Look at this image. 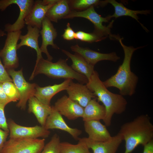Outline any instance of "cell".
I'll return each instance as SVG.
<instances>
[{"instance_id":"obj_25","label":"cell","mask_w":153,"mask_h":153,"mask_svg":"<svg viewBox=\"0 0 153 153\" xmlns=\"http://www.w3.org/2000/svg\"><path fill=\"white\" fill-rule=\"evenodd\" d=\"M71 11L69 6V0H58L48 10L46 16L51 22H57Z\"/></svg>"},{"instance_id":"obj_19","label":"cell","mask_w":153,"mask_h":153,"mask_svg":"<svg viewBox=\"0 0 153 153\" xmlns=\"http://www.w3.org/2000/svg\"><path fill=\"white\" fill-rule=\"evenodd\" d=\"M85 132L88 134V138L96 142H105L110 139L111 136L105 125L99 120H93L84 122Z\"/></svg>"},{"instance_id":"obj_26","label":"cell","mask_w":153,"mask_h":153,"mask_svg":"<svg viewBox=\"0 0 153 153\" xmlns=\"http://www.w3.org/2000/svg\"><path fill=\"white\" fill-rule=\"evenodd\" d=\"M60 148L62 153H92L86 145L80 141L76 144L66 142H61Z\"/></svg>"},{"instance_id":"obj_3","label":"cell","mask_w":153,"mask_h":153,"mask_svg":"<svg viewBox=\"0 0 153 153\" xmlns=\"http://www.w3.org/2000/svg\"><path fill=\"white\" fill-rule=\"evenodd\" d=\"M119 133L125 141L124 153H131L138 145L153 140V125L148 115L142 114L122 125Z\"/></svg>"},{"instance_id":"obj_1","label":"cell","mask_w":153,"mask_h":153,"mask_svg":"<svg viewBox=\"0 0 153 153\" xmlns=\"http://www.w3.org/2000/svg\"><path fill=\"white\" fill-rule=\"evenodd\" d=\"M86 85L93 93L98 101L103 104L106 110V114L103 120L106 126H110L113 115L121 114L125 111L127 101L122 95L109 91L101 80L98 73L95 71L93 73Z\"/></svg>"},{"instance_id":"obj_32","label":"cell","mask_w":153,"mask_h":153,"mask_svg":"<svg viewBox=\"0 0 153 153\" xmlns=\"http://www.w3.org/2000/svg\"><path fill=\"white\" fill-rule=\"evenodd\" d=\"M62 36L63 39L68 41L75 39V32L71 27L69 23H67L66 28L65 29L64 32Z\"/></svg>"},{"instance_id":"obj_24","label":"cell","mask_w":153,"mask_h":153,"mask_svg":"<svg viewBox=\"0 0 153 153\" xmlns=\"http://www.w3.org/2000/svg\"><path fill=\"white\" fill-rule=\"evenodd\" d=\"M106 1L107 3L111 4L114 8V13L112 15H109L111 18H117L123 16L131 17L139 22L146 31H148L147 29L139 22V18L137 15L138 14L145 15L149 14L150 12V10H131L125 7L122 3L118 2L114 0H107Z\"/></svg>"},{"instance_id":"obj_34","label":"cell","mask_w":153,"mask_h":153,"mask_svg":"<svg viewBox=\"0 0 153 153\" xmlns=\"http://www.w3.org/2000/svg\"><path fill=\"white\" fill-rule=\"evenodd\" d=\"M9 135V131H5L0 128V153L7 141V138Z\"/></svg>"},{"instance_id":"obj_17","label":"cell","mask_w":153,"mask_h":153,"mask_svg":"<svg viewBox=\"0 0 153 153\" xmlns=\"http://www.w3.org/2000/svg\"><path fill=\"white\" fill-rule=\"evenodd\" d=\"M68 97L85 107L92 99L96 97L86 85L72 81L66 90Z\"/></svg>"},{"instance_id":"obj_28","label":"cell","mask_w":153,"mask_h":153,"mask_svg":"<svg viewBox=\"0 0 153 153\" xmlns=\"http://www.w3.org/2000/svg\"><path fill=\"white\" fill-rule=\"evenodd\" d=\"M60 138L56 134H55L51 139L45 144L40 153H62L60 148Z\"/></svg>"},{"instance_id":"obj_14","label":"cell","mask_w":153,"mask_h":153,"mask_svg":"<svg viewBox=\"0 0 153 153\" xmlns=\"http://www.w3.org/2000/svg\"><path fill=\"white\" fill-rule=\"evenodd\" d=\"M71 49L73 52L79 54L88 63L93 66L101 61L106 60L115 62L120 58L115 52L101 53L88 48L81 47L78 44L71 46Z\"/></svg>"},{"instance_id":"obj_2","label":"cell","mask_w":153,"mask_h":153,"mask_svg":"<svg viewBox=\"0 0 153 153\" xmlns=\"http://www.w3.org/2000/svg\"><path fill=\"white\" fill-rule=\"evenodd\" d=\"M122 39L120 38L118 40L124 53L123 63L119 66L116 73L103 82V83L107 88L114 87L118 89L120 94L123 96H131L135 92L138 78L131 71V61L134 52L143 47L134 48L132 46H126L122 42Z\"/></svg>"},{"instance_id":"obj_21","label":"cell","mask_w":153,"mask_h":153,"mask_svg":"<svg viewBox=\"0 0 153 153\" xmlns=\"http://www.w3.org/2000/svg\"><path fill=\"white\" fill-rule=\"evenodd\" d=\"M27 32L24 35H21L19 39L21 40L20 43L18 44L17 49L20 48L24 46H26L35 50L37 54V61L42 57V52L38 44V38L40 36V29L36 27H33L27 26Z\"/></svg>"},{"instance_id":"obj_36","label":"cell","mask_w":153,"mask_h":153,"mask_svg":"<svg viewBox=\"0 0 153 153\" xmlns=\"http://www.w3.org/2000/svg\"><path fill=\"white\" fill-rule=\"evenodd\" d=\"M143 153H153V140H152L143 146Z\"/></svg>"},{"instance_id":"obj_7","label":"cell","mask_w":153,"mask_h":153,"mask_svg":"<svg viewBox=\"0 0 153 153\" xmlns=\"http://www.w3.org/2000/svg\"><path fill=\"white\" fill-rule=\"evenodd\" d=\"M21 33V30L7 32L4 46L0 51V57L6 70L14 69L19 65L17 46Z\"/></svg>"},{"instance_id":"obj_27","label":"cell","mask_w":153,"mask_h":153,"mask_svg":"<svg viewBox=\"0 0 153 153\" xmlns=\"http://www.w3.org/2000/svg\"><path fill=\"white\" fill-rule=\"evenodd\" d=\"M69 3L71 10H84L92 6H104L107 4L105 0L101 1L98 0H69Z\"/></svg>"},{"instance_id":"obj_4","label":"cell","mask_w":153,"mask_h":153,"mask_svg":"<svg viewBox=\"0 0 153 153\" xmlns=\"http://www.w3.org/2000/svg\"><path fill=\"white\" fill-rule=\"evenodd\" d=\"M67 60L60 59L53 63L42 58L36 61L29 80H32L39 74H43L54 79H75L80 83L86 84L88 82L87 78L74 71L67 64Z\"/></svg>"},{"instance_id":"obj_22","label":"cell","mask_w":153,"mask_h":153,"mask_svg":"<svg viewBox=\"0 0 153 153\" xmlns=\"http://www.w3.org/2000/svg\"><path fill=\"white\" fill-rule=\"evenodd\" d=\"M62 52L71 60V67L75 71L85 76L88 79H90L95 71L94 66L88 63L79 54L75 53L73 54L65 50L62 49Z\"/></svg>"},{"instance_id":"obj_16","label":"cell","mask_w":153,"mask_h":153,"mask_svg":"<svg viewBox=\"0 0 153 153\" xmlns=\"http://www.w3.org/2000/svg\"><path fill=\"white\" fill-rule=\"evenodd\" d=\"M52 110L48 117L44 127L46 129H56L66 131L78 140L82 133L80 130L73 128L67 124L61 115L52 106Z\"/></svg>"},{"instance_id":"obj_29","label":"cell","mask_w":153,"mask_h":153,"mask_svg":"<svg viewBox=\"0 0 153 153\" xmlns=\"http://www.w3.org/2000/svg\"><path fill=\"white\" fill-rule=\"evenodd\" d=\"M3 90L10 101L16 102L20 99V95L14 84L12 82L7 81L2 83Z\"/></svg>"},{"instance_id":"obj_12","label":"cell","mask_w":153,"mask_h":153,"mask_svg":"<svg viewBox=\"0 0 153 153\" xmlns=\"http://www.w3.org/2000/svg\"><path fill=\"white\" fill-rule=\"evenodd\" d=\"M78 140L84 143L92 150L93 153H116L123 138L118 132L110 139L105 142L95 141L88 137L79 138Z\"/></svg>"},{"instance_id":"obj_20","label":"cell","mask_w":153,"mask_h":153,"mask_svg":"<svg viewBox=\"0 0 153 153\" xmlns=\"http://www.w3.org/2000/svg\"><path fill=\"white\" fill-rule=\"evenodd\" d=\"M28 102V112L33 113L41 126L44 127L53 106L42 103L34 96L30 97Z\"/></svg>"},{"instance_id":"obj_18","label":"cell","mask_w":153,"mask_h":153,"mask_svg":"<svg viewBox=\"0 0 153 153\" xmlns=\"http://www.w3.org/2000/svg\"><path fill=\"white\" fill-rule=\"evenodd\" d=\"M72 81L71 79H66L60 84L44 87L37 84L34 96L42 103L50 105L52 97L60 92L66 90Z\"/></svg>"},{"instance_id":"obj_15","label":"cell","mask_w":153,"mask_h":153,"mask_svg":"<svg viewBox=\"0 0 153 153\" xmlns=\"http://www.w3.org/2000/svg\"><path fill=\"white\" fill-rule=\"evenodd\" d=\"M41 28L40 33L42 37V43L40 50L42 53L46 54L47 60L52 61L53 58L48 52L47 47L48 45H51L54 49H59V47L54 42L57 35L56 30L50 20L46 16L42 21Z\"/></svg>"},{"instance_id":"obj_11","label":"cell","mask_w":153,"mask_h":153,"mask_svg":"<svg viewBox=\"0 0 153 153\" xmlns=\"http://www.w3.org/2000/svg\"><path fill=\"white\" fill-rule=\"evenodd\" d=\"M58 0H36L25 18V24L40 29L41 28L42 21L48 9Z\"/></svg>"},{"instance_id":"obj_8","label":"cell","mask_w":153,"mask_h":153,"mask_svg":"<svg viewBox=\"0 0 153 153\" xmlns=\"http://www.w3.org/2000/svg\"><path fill=\"white\" fill-rule=\"evenodd\" d=\"M7 71L11 77L13 83L20 95V99L16 106L24 110L29 99L34 96L37 84L35 83H30L26 80L23 75L22 69L18 71L12 69Z\"/></svg>"},{"instance_id":"obj_10","label":"cell","mask_w":153,"mask_h":153,"mask_svg":"<svg viewBox=\"0 0 153 153\" xmlns=\"http://www.w3.org/2000/svg\"><path fill=\"white\" fill-rule=\"evenodd\" d=\"M35 1L33 0H0V10L4 11L9 6L16 4L19 7L20 13L15 22L12 24H7L5 26L6 32L21 30L25 26V19L32 7Z\"/></svg>"},{"instance_id":"obj_31","label":"cell","mask_w":153,"mask_h":153,"mask_svg":"<svg viewBox=\"0 0 153 153\" xmlns=\"http://www.w3.org/2000/svg\"><path fill=\"white\" fill-rule=\"evenodd\" d=\"M7 35L4 31L0 29V38ZM7 81L13 82L12 79L10 77L3 64L1 62L0 57V83Z\"/></svg>"},{"instance_id":"obj_5","label":"cell","mask_w":153,"mask_h":153,"mask_svg":"<svg viewBox=\"0 0 153 153\" xmlns=\"http://www.w3.org/2000/svg\"><path fill=\"white\" fill-rule=\"evenodd\" d=\"M75 17H81L86 18L94 24V33L97 35L107 38L110 37L118 40V37H115L111 33V28L112 26L114 20H112L107 26L103 25V22H108L111 18L109 16L106 17H102L95 11L94 6H92L86 10L81 11H71L63 19H68Z\"/></svg>"},{"instance_id":"obj_35","label":"cell","mask_w":153,"mask_h":153,"mask_svg":"<svg viewBox=\"0 0 153 153\" xmlns=\"http://www.w3.org/2000/svg\"><path fill=\"white\" fill-rule=\"evenodd\" d=\"M10 102L5 94L2 87V83H0V105L5 108Z\"/></svg>"},{"instance_id":"obj_6","label":"cell","mask_w":153,"mask_h":153,"mask_svg":"<svg viewBox=\"0 0 153 153\" xmlns=\"http://www.w3.org/2000/svg\"><path fill=\"white\" fill-rule=\"evenodd\" d=\"M45 141L44 138H9L1 153H40L45 145Z\"/></svg>"},{"instance_id":"obj_33","label":"cell","mask_w":153,"mask_h":153,"mask_svg":"<svg viewBox=\"0 0 153 153\" xmlns=\"http://www.w3.org/2000/svg\"><path fill=\"white\" fill-rule=\"evenodd\" d=\"M5 107L0 105V128L3 130L9 131L7 120L4 112Z\"/></svg>"},{"instance_id":"obj_30","label":"cell","mask_w":153,"mask_h":153,"mask_svg":"<svg viewBox=\"0 0 153 153\" xmlns=\"http://www.w3.org/2000/svg\"><path fill=\"white\" fill-rule=\"evenodd\" d=\"M106 38L100 36L94 33H88L81 31L75 32V39L88 42L100 41Z\"/></svg>"},{"instance_id":"obj_9","label":"cell","mask_w":153,"mask_h":153,"mask_svg":"<svg viewBox=\"0 0 153 153\" xmlns=\"http://www.w3.org/2000/svg\"><path fill=\"white\" fill-rule=\"evenodd\" d=\"M7 122L9 138L36 139L42 137L44 139L48 137L50 134L49 130L41 126H23L16 124L11 119H8Z\"/></svg>"},{"instance_id":"obj_13","label":"cell","mask_w":153,"mask_h":153,"mask_svg":"<svg viewBox=\"0 0 153 153\" xmlns=\"http://www.w3.org/2000/svg\"><path fill=\"white\" fill-rule=\"evenodd\" d=\"M61 115L70 120L82 117L84 108L65 95L58 99L54 106Z\"/></svg>"},{"instance_id":"obj_23","label":"cell","mask_w":153,"mask_h":153,"mask_svg":"<svg viewBox=\"0 0 153 153\" xmlns=\"http://www.w3.org/2000/svg\"><path fill=\"white\" fill-rule=\"evenodd\" d=\"M96 97L92 99L84 108L82 116L84 122L93 120H103L105 118L106 110L103 105L97 101Z\"/></svg>"}]
</instances>
